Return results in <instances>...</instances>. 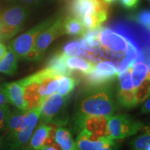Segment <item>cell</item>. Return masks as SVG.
<instances>
[{"label":"cell","mask_w":150,"mask_h":150,"mask_svg":"<svg viewBox=\"0 0 150 150\" xmlns=\"http://www.w3.org/2000/svg\"><path fill=\"white\" fill-rule=\"evenodd\" d=\"M145 150H150V145L148 146V147L146 148V149Z\"/></svg>","instance_id":"cell-38"},{"label":"cell","mask_w":150,"mask_h":150,"mask_svg":"<svg viewBox=\"0 0 150 150\" xmlns=\"http://www.w3.org/2000/svg\"><path fill=\"white\" fill-rule=\"evenodd\" d=\"M2 86L11 104L18 109L28 110L24 98V88L19 81L4 83Z\"/></svg>","instance_id":"cell-14"},{"label":"cell","mask_w":150,"mask_h":150,"mask_svg":"<svg viewBox=\"0 0 150 150\" xmlns=\"http://www.w3.org/2000/svg\"><path fill=\"white\" fill-rule=\"evenodd\" d=\"M28 111L29 110H20L17 108H16V109H14L12 112L11 111L6 127V131L8 134L7 138L13 136L20 129Z\"/></svg>","instance_id":"cell-19"},{"label":"cell","mask_w":150,"mask_h":150,"mask_svg":"<svg viewBox=\"0 0 150 150\" xmlns=\"http://www.w3.org/2000/svg\"><path fill=\"white\" fill-rule=\"evenodd\" d=\"M60 52L67 56H79V57L83 56V51L80 39H76L67 42L63 45Z\"/></svg>","instance_id":"cell-25"},{"label":"cell","mask_w":150,"mask_h":150,"mask_svg":"<svg viewBox=\"0 0 150 150\" xmlns=\"http://www.w3.org/2000/svg\"><path fill=\"white\" fill-rule=\"evenodd\" d=\"M117 1V0H104V1L105 3L106 4H108L109 6L110 4H111L115 2V1Z\"/></svg>","instance_id":"cell-34"},{"label":"cell","mask_w":150,"mask_h":150,"mask_svg":"<svg viewBox=\"0 0 150 150\" xmlns=\"http://www.w3.org/2000/svg\"><path fill=\"white\" fill-rule=\"evenodd\" d=\"M108 121V117L90 116L84 120L81 130L85 129L98 138L102 137H107Z\"/></svg>","instance_id":"cell-15"},{"label":"cell","mask_w":150,"mask_h":150,"mask_svg":"<svg viewBox=\"0 0 150 150\" xmlns=\"http://www.w3.org/2000/svg\"><path fill=\"white\" fill-rule=\"evenodd\" d=\"M118 149V145L116 142L115 140H113L112 142H110L108 145L104 146L102 149L99 150H117Z\"/></svg>","instance_id":"cell-31"},{"label":"cell","mask_w":150,"mask_h":150,"mask_svg":"<svg viewBox=\"0 0 150 150\" xmlns=\"http://www.w3.org/2000/svg\"><path fill=\"white\" fill-rule=\"evenodd\" d=\"M115 92L111 83L102 86H86L76 99L72 117L75 132L81 131L83 122L90 116L110 117L117 110Z\"/></svg>","instance_id":"cell-2"},{"label":"cell","mask_w":150,"mask_h":150,"mask_svg":"<svg viewBox=\"0 0 150 150\" xmlns=\"http://www.w3.org/2000/svg\"><path fill=\"white\" fill-rule=\"evenodd\" d=\"M142 122L129 114H117L108 117V138L120 140L138 134L143 127Z\"/></svg>","instance_id":"cell-7"},{"label":"cell","mask_w":150,"mask_h":150,"mask_svg":"<svg viewBox=\"0 0 150 150\" xmlns=\"http://www.w3.org/2000/svg\"><path fill=\"white\" fill-rule=\"evenodd\" d=\"M65 64L72 72H79L81 75L91 73L95 67V63L88 60L79 56L65 55Z\"/></svg>","instance_id":"cell-17"},{"label":"cell","mask_w":150,"mask_h":150,"mask_svg":"<svg viewBox=\"0 0 150 150\" xmlns=\"http://www.w3.org/2000/svg\"><path fill=\"white\" fill-rule=\"evenodd\" d=\"M61 76L63 75L58 74L47 67L30 75L31 79L36 82L38 93L42 100L57 91L59 79Z\"/></svg>","instance_id":"cell-11"},{"label":"cell","mask_w":150,"mask_h":150,"mask_svg":"<svg viewBox=\"0 0 150 150\" xmlns=\"http://www.w3.org/2000/svg\"><path fill=\"white\" fill-rule=\"evenodd\" d=\"M113 140L108 137L97 138L85 129L78 133L75 143L77 150H99Z\"/></svg>","instance_id":"cell-12"},{"label":"cell","mask_w":150,"mask_h":150,"mask_svg":"<svg viewBox=\"0 0 150 150\" xmlns=\"http://www.w3.org/2000/svg\"><path fill=\"white\" fill-rule=\"evenodd\" d=\"M21 150H31V149H29V148L28 147V146H27V147H26L25 148H24V149H21Z\"/></svg>","instance_id":"cell-37"},{"label":"cell","mask_w":150,"mask_h":150,"mask_svg":"<svg viewBox=\"0 0 150 150\" xmlns=\"http://www.w3.org/2000/svg\"><path fill=\"white\" fill-rule=\"evenodd\" d=\"M97 38L99 61L112 62L117 67L118 74L137 62L143 61L141 48L120 22L110 27H99Z\"/></svg>","instance_id":"cell-1"},{"label":"cell","mask_w":150,"mask_h":150,"mask_svg":"<svg viewBox=\"0 0 150 150\" xmlns=\"http://www.w3.org/2000/svg\"><path fill=\"white\" fill-rule=\"evenodd\" d=\"M3 144V137L0 136V149H1V147L2 146Z\"/></svg>","instance_id":"cell-36"},{"label":"cell","mask_w":150,"mask_h":150,"mask_svg":"<svg viewBox=\"0 0 150 150\" xmlns=\"http://www.w3.org/2000/svg\"><path fill=\"white\" fill-rule=\"evenodd\" d=\"M70 97L54 93L47 97L40 104L41 123L50 124L56 127H64L68 123L67 106Z\"/></svg>","instance_id":"cell-3"},{"label":"cell","mask_w":150,"mask_h":150,"mask_svg":"<svg viewBox=\"0 0 150 150\" xmlns=\"http://www.w3.org/2000/svg\"><path fill=\"white\" fill-rule=\"evenodd\" d=\"M63 29L65 34L73 36H81L85 33L83 24L78 18L68 15L63 20Z\"/></svg>","instance_id":"cell-22"},{"label":"cell","mask_w":150,"mask_h":150,"mask_svg":"<svg viewBox=\"0 0 150 150\" xmlns=\"http://www.w3.org/2000/svg\"><path fill=\"white\" fill-rule=\"evenodd\" d=\"M142 133L133 138L130 142L131 150H145L150 145V124L143 126Z\"/></svg>","instance_id":"cell-23"},{"label":"cell","mask_w":150,"mask_h":150,"mask_svg":"<svg viewBox=\"0 0 150 150\" xmlns=\"http://www.w3.org/2000/svg\"><path fill=\"white\" fill-rule=\"evenodd\" d=\"M140 1V0H120V2L124 8L131 10L136 8L139 4Z\"/></svg>","instance_id":"cell-28"},{"label":"cell","mask_w":150,"mask_h":150,"mask_svg":"<svg viewBox=\"0 0 150 150\" xmlns=\"http://www.w3.org/2000/svg\"><path fill=\"white\" fill-rule=\"evenodd\" d=\"M22 1L26 3H33V2H35V1H38V0H22Z\"/></svg>","instance_id":"cell-35"},{"label":"cell","mask_w":150,"mask_h":150,"mask_svg":"<svg viewBox=\"0 0 150 150\" xmlns=\"http://www.w3.org/2000/svg\"><path fill=\"white\" fill-rule=\"evenodd\" d=\"M118 76L117 67L110 61H100L95 64L91 73L82 75L86 86H102L111 83L112 80Z\"/></svg>","instance_id":"cell-10"},{"label":"cell","mask_w":150,"mask_h":150,"mask_svg":"<svg viewBox=\"0 0 150 150\" xmlns=\"http://www.w3.org/2000/svg\"><path fill=\"white\" fill-rule=\"evenodd\" d=\"M9 100L7 97L6 94L5 93L4 89L3 86L0 85V106H2L4 104H8Z\"/></svg>","instance_id":"cell-29"},{"label":"cell","mask_w":150,"mask_h":150,"mask_svg":"<svg viewBox=\"0 0 150 150\" xmlns=\"http://www.w3.org/2000/svg\"><path fill=\"white\" fill-rule=\"evenodd\" d=\"M141 112L143 114L150 113V97L142 105L141 108Z\"/></svg>","instance_id":"cell-32"},{"label":"cell","mask_w":150,"mask_h":150,"mask_svg":"<svg viewBox=\"0 0 150 150\" xmlns=\"http://www.w3.org/2000/svg\"><path fill=\"white\" fill-rule=\"evenodd\" d=\"M67 7L69 15L79 20L92 15H97L104 21L108 18V5L104 0H68Z\"/></svg>","instance_id":"cell-9"},{"label":"cell","mask_w":150,"mask_h":150,"mask_svg":"<svg viewBox=\"0 0 150 150\" xmlns=\"http://www.w3.org/2000/svg\"><path fill=\"white\" fill-rule=\"evenodd\" d=\"M148 1H149V2H150V0H148Z\"/></svg>","instance_id":"cell-39"},{"label":"cell","mask_w":150,"mask_h":150,"mask_svg":"<svg viewBox=\"0 0 150 150\" xmlns=\"http://www.w3.org/2000/svg\"><path fill=\"white\" fill-rule=\"evenodd\" d=\"M27 10L21 5L11 6L0 13V41L12 38L22 31Z\"/></svg>","instance_id":"cell-4"},{"label":"cell","mask_w":150,"mask_h":150,"mask_svg":"<svg viewBox=\"0 0 150 150\" xmlns=\"http://www.w3.org/2000/svg\"><path fill=\"white\" fill-rule=\"evenodd\" d=\"M58 16H54L47 19L36 26L31 28L27 32L19 35L9 42L8 48L13 52L18 59H27L32 52L35 41L38 35L47 27L51 25L57 19Z\"/></svg>","instance_id":"cell-5"},{"label":"cell","mask_w":150,"mask_h":150,"mask_svg":"<svg viewBox=\"0 0 150 150\" xmlns=\"http://www.w3.org/2000/svg\"><path fill=\"white\" fill-rule=\"evenodd\" d=\"M65 59V54L57 52L49 60L46 67L63 76H72L73 72L67 67Z\"/></svg>","instance_id":"cell-18"},{"label":"cell","mask_w":150,"mask_h":150,"mask_svg":"<svg viewBox=\"0 0 150 150\" xmlns=\"http://www.w3.org/2000/svg\"><path fill=\"white\" fill-rule=\"evenodd\" d=\"M79 83V79L72 76H61L59 79L58 93L64 97H70L71 93Z\"/></svg>","instance_id":"cell-24"},{"label":"cell","mask_w":150,"mask_h":150,"mask_svg":"<svg viewBox=\"0 0 150 150\" xmlns=\"http://www.w3.org/2000/svg\"><path fill=\"white\" fill-rule=\"evenodd\" d=\"M7 50V47H6L3 43H1L0 42V60L1 59V58L3 57L4 54L6 53Z\"/></svg>","instance_id":"cell-33"},{"label":"cell","mask_w":150,"mask_h":150,"mask_svg":"<svg viewBox=\"0 0 150 150\" xmlns=\"http://www.w3.org/2000/svg\"><path fill=\"white\" fill-rule=\"evenodd\" d=\"M40 115V106L29 110L24 118L20 129L13 136L6 138L5 149L6 150H21L29 143L35 130Z\"/></svg>","instance_id":"cell-6"},{"label":"cell","mask_w":150,"mask_h":150,"mask_svg":"<svg viewBox=\"0 0 150 150\" xmlns=\"http://www.w3.org/2000/svg\"><path fill=\"white\" fill-rule=\"evenodd\" d=\"M54 142L61 150H77L72 132L64 127H58L54 131Z\"/></svg>","instance_id":"cell-16"},{"label":"cell","mask_w":150,"mask_h":150,"mask_svg":"<svg viewBox=\"0 0 150 150\" xmlns=\"http://www.w3.org/2000/svg\"><path fill=\"white\" fill-rule=\"evenodd\" d=\"M64 18L63 16H58L57 19L51 25L43 30L38 35L35 41L32 52L28 56L27 60L33 61H40L50 44L58 38L65 34L63 29Z\"/></svg>","instance_id":"cell-8"},{"label":"cell","mask_w":150,"mask_h":150,"mask_svg":"<svg viewBox=\"0 0 150 150\" xmlns=\"http://www.w3.org/2000/svg\"><path fill=\"white\" fill-rule=\"evenodd\" d=\"M131 79L134 89L137 88L144 80L150 77L147 65L143 61H138L131 67Z\"/></svg>","instance_id":"cell-21"},{"label":"cell","mask_w":150,"mask_h":150,"mask_svg":"<svg viewBox=\"0 0 150 150\" xmlns=\"http://www.w3.org/2000/svg\"><path fill=\"white\" fill-rule=\"evenodd\" d=\"M40 150H61L60 147L58 146L55 142H51V143L45 144L41 147Z\"/></svg>","instance_id":"cell-30"},{"label":"cell","mask_w":150,"mask_h":150,"mask_svg":"<svg viewBox=\"0 0 150 150\" xmlns=\"http://www.w3.org/2000/svg\"><path fill=\"white\" fill-rule=\"evenodd\" d=\"M131 21L138 27L150 32V10H143L130 17Z\"/></svg>","instance_id":"cell-26"},{"label":"cell","mask_w":150,"mask_h":150,"mask_svg":"<svg viewBox=\"0 0 150 150\" xmlns=\"http://www.w3.org/2000/svg\"><path fill=\"white\" fill-rule=\"evenodd\" d=\"M11 113V108L8 104L0 106V131L6 129Z\"/></svg>","instance_id":"cell-27"},{"label":"cell","mask_w":150,"mask_h":150,"mask_svg":"<svg viewBox=\"0 0 150 150\" xmlns=\"http://www.w3.org/2000/svg\"><path fill=\"white\" fill-rule=\"evenodd\" d=\"M57 127L50 124L41 123L33 131L28 147L31 150H40L45 144L54 142V131Z\"/></svg>","instance_id":"cell-13"},{"label":"cell","mask_w":150,"mask_h":150,"mask_svg":"<svg viewBox=\"0 0 150 150\" xmlns=\"http://www.w3.org/2000/svg\"><path fill=\"white\" fill-rule=\"evenodd\" d=\"M18 58L13 52L7 47V50L0 60V72L13 75L18 70Z\"/></svg>","instance_id":"cell-20"}]
</instances>
